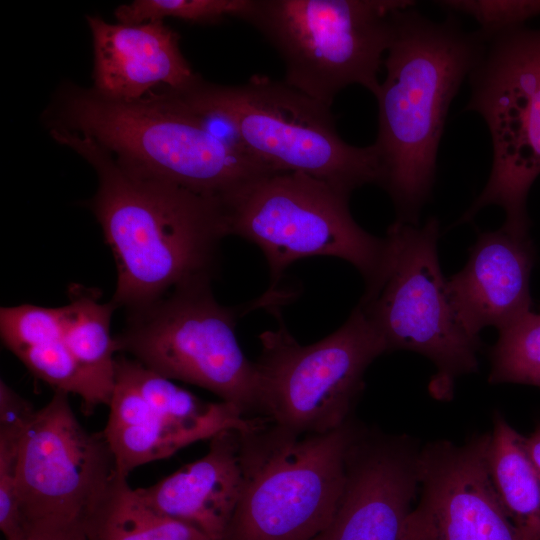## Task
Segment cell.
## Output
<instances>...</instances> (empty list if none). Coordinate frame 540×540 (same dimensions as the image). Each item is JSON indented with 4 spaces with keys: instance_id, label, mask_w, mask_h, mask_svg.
<instances>
[{
    "instance_id": "6da1fadb",
    "label": "cell",
    "mask_w": 540,
    "mask_h": 540,
    "mask_svg": "<svg viewBox=\"0 0 540 540\" xmlns=\"http://www.w3.org/2000/svg\"><path fill=\"white\" fill-rule=\"evenodd\" d=\"M52 138L95 170L89 206L117 267L111 301L132 310L198 279H212L227 236L221 199L136 172L93 140L64 130Z\"/></svg>"
},
{
    "instance_id": "7a4b0ae2",
    "label": "cell",
    "mask_w": 540,
    "mask_h": 540,
    "mask_svg": "<svg viewBox=\"0 0 540 540\" xmlns=\"http://www.w3.org/2000/svg\"><path fill=\"white\" fill-rule=\"evenodd\" d=\"M393 14L384 59L386 77L375 94L374 142L381 178L398 221L418 224L434 182L438 147L451 101L480 59L485 41L453 18L435 22L413 10Z\"/></svg>"
},
{
    "instance_id": "3957f363",
    "label": "cell",
    "mask_w": 540,
    "mask_h": 540,
    "mask_svg": "<svg viewBox=\"0 0 540 540\" xmlns=\"http://www.w3.org/2000/svg\"><path fill=\"white\" fill-rule=\"evenodd\" d=\"M51 129L93 140L128 168L223 199L273 173L174 92L156 89L138 99H116L64 84L44 113Z\"/></svg>"
},
{
    "instance_id": "277c9868",
    "label": "cell",
    "mask_w": 540,
    "mask_h": 540,
    "mask_svg": "<svg viewBox=\"0 0 540 540\" xmlns=\"http://www.w3.org/2000/svg\"><path fill=\"white\" fill-rule=\"evenodd\" d=\"M172 91V90H171ZM174 92L198 114L222 123L231 140L273 173H303L340 193L381 178L372 144L357 147L338 134L330 107L268 76L223 85L201 77Z\"/></svg>"
},
{
    "instance_id": "5b68a950",
    "label": "cell",
    "mask_w": 540,
    "mask_h": 540,
    "mask_svg": "<svg viewBox=\"0 0 540 540\" xmlns=\"http://www.w3.org/2000/svg\"><path fill=\"white\" fill-rule=\"evenodd\" d=\"M361 425L297 434L267 420L240 432L242 492L220 540H313L343 489L345 456Z\"/></svg>"
},
{
    "instance_id": "8992f818",
    "label": "cell",
    "mask_w": 540,
    "mask_h": 540,
    "mask_svg": "<svg viewBox=\"0 0 540 540\" xmlns=\"http://www.w3.org/2000/svg\"><path fill=\"white\" fill-rule=\"evenodd\" d=\"M438 237L435 218L422 227L396 220L385 236L381 270L357 306L387 352L412 351L432 362L436 373L429 390L446 400L459 377L477 371L480 340L466 331L452 306Z\"/></svg>"
},
{
    "instance_id": "52a82bcc",
    "label": "cell",
    "mask_w": 540,
    "mask_h": 540,
    "mask_svg": "<svg viewBox=\"0 0 540 540\" xmlns=\"http://www.w3.org/2000/svg\"><path fill=\"white\" fill-rule=\"evenodd\" d=\"M401 0H252L244 21L284 62V82L331 107L347 86L378 92Z\"/></svg>"
},
{
    "instance_id": "ba28073f",
    "label": "cell",
    "mask_w": 540,
    "mask_h": 540,
    "mask_svg": "<svg viewBox=\"0 0 540 540\" xmlns=\"http://www.w3.org/2000/svg\"><path fill=\"white\" fill-rule=\"evenodd\" d=\"M258 307H267L261 297L242 308L223 306L211 279L194 280L128 310L114 337L117 351L168 379L207 389L252 417L259 414L255 366L235 328L238 317Z\"/></svg>"
},
{
    "instance_id": "9c48e42d",
    "label": "cell",
    "mask_w": 540,
    "mask_h": 540,
    "mask_svg": "<svg viewBox=\"0 0 540 540\" xmlns=\"http://www.w3.org/2000/svg\"><path fill=\"white\" fill-rule=\"evenodd\" d=\"M227 236L241 237L263 252L270 272L266 293L289 265L306 257L329 256L352 264L372 283L386 254V239L364 230L352 217L349 197L303 173H270L222 200Z\"/></svg>"
},
{
    "instance_id": "30bf717a",
    "label": "cell",
    "mask_w": 540,
    "mask_h": 540,
    "mask_svg": "<svg viewBox=\"0 0 540 540\" xmlns=\"http://www.w3.org/2000/svg\"><path fill=\"white\" fill-rule=\"evenodd\" d=\"M279 326L259 336L254 362L259 414L297 434H323L343 426L364 387L369 365L386 347L361 309L325 338L300 344L277 313Z\"/></svg>"
},
{
    "instance_id": "8fae6325",
    "label": "cell",
    "mask_w": 540,
    "mask_h": 540,
    "mask_svg": "<svg viewBox=\"0 0 540 540\" xmlns=\"http://www.w3.org/2000/svg\"><path fill=\"white\" fill-rule=\"evenodd\" d=\"M469 75L466 110L485 120L493 162L486 186L459 223L498 205L505 228L529 234L527 196L540 175V28L521 26L487 39Z\"/></svg>"
},
{
    "instance_id": "7c38bea8",
    "label": "cell",
    "mask_w": 540,
    "mask_h": 540,
    "mask_svg": "<svg viewBox=\"0 0 540 540\" xmlns=\"http://www.w3.org/2000/svg\"><path fill=\"white\" fill-rule=\"evenodd\" d=\"M17 476L28 531L83 524L119 474L103 432L86 431L68 393L55 391L23 432Z\"/></svg>"
},
{
    "instance_id": "4fadbf2b",
    "label": "cell",
    "mask_w": 540,
    "mask_h": 540,
    "mask_svg": "<svg viewBox=\"0 0 540 540\" xmlns=\"http://www.w3.org/2000/svg\"><path fill=\"white\" fill-rule=\"evenodd\" d=\"M489 433L428 442L418 457L419 499L402 540H525L506 515L487 466Z\"/></svg>"
},
{
    "instance_id": "5bb4252c",
    "label": "cell",
    "mask_w": 540,
    "mask_h": 540,
    "mask_svg": "<svg viewBox=\"0 0 540 540\" xmlns=\"http://www.w3.org/2000/svg\"><path fill=\"white\" fill-rule=\"evenodd\" d=\"M419 451L406 435L361 426L345 456L335 513L313 540H402L419 491Z\"/></svg>"
},
{
    "instance_id": "9a60e30c",
    "label": "cell",
    "mask_w": 540,
    "mask_h": 540,
    "mask_svg": "<svg viewBox=\"0 0 540 540\" xmlns=\"http://www.w3.org/2000/svg\"><path fill=\"white\" fill-rule=\"evenodd\" d=\"M535 251L529 234L501 227L481 233L465 266L447 279V290L466 331L479 338L531 311L530 276Z\"/></svg>"
},
{
    "instance_id": "2e32d148",
    "label": "cell",
    "mask_w": 540,
    "mask_h": 540,
    "mask_svg": "<svg viewBox=\"0 0 540 540\" xmlns=\"http://www.w3.org/2000/svg\"><path fill=\"white\" fill-rule=\"evenodd\" d=\"M93 47V88L116 99H138L167 88L182 91L200 76L181 52L180 37L164 21L110 23L86 17Z\"/></svg>"
},
{
    "instance_id": "e0dca14e",
    "label": "cell",
    "mask_w": 540,
    "mask_h": 540,
    "mask_svg": "<svg viewBox=\"0 0 540 540\" xmlns=\"http://www.w3.org/2000/svg\"><path fill=\"white\" fill-rule=\"evenodd\" d=\"M242 485L240 432L230 429L210 439L202 458L149 487L135 490L160 514L220 540L237 507Z\"/></svg>"
},
{
    "instance_id": "ac0fdd59",
    "label": "cell",
    "mask_w": 540,
    "mask_h": 540,
    "mask_svg": "<svg viewBox=\"0 0 540 540\" xmlns=\"http://www.w3.org/2000/svg\"><path fill=\"white\" fill-rule=\"evenodd\" d=\"M3 344L37 378L56 391L81 398L91 412L98 405H108L106 394L82 369L71 354L63 333L60 307L31 304L3 307L0 310Z\"/></svg>"
},
{
    "instance_id": "d6986e66",
    "label": "cell",
    "mask_w": 540,
    "mask_h": 540,
    "mask_svg": "<svg viewBox=\"0 0 540 540\" xmlns=\"http://www.w3.org/2000/svg\"><path fill=\"white\" fill-rule=\"evenodd\" d=\"M109 409L103 434L120 476L128 477L136 467L167 458L197 442L191 434L158 417L131 384L115 388Z\"/></svg>"
},
{
    "instance_id": "ffe728a7",
    "label": "cell",
    "mask_w": 540,
    "mask_h": 540,
    "mask_svg": "<svg viewBox=\"0 0 540 540\" xmlns=\"http://www.w3.org/2000/svg\"><path fill=\"white\" fill-rule=\"evenodd\" d=\"M486 458L506 515L525 540H540V476L526 450L525 436L499 413L493 417Z\"/></svg>"
},
{
    "instance_id": "44dd1931",
    "label": "cell",
    "mask_w": 540,
    "mask_h": 540,
    "mask_svg": "<svg viewBox=\"0 0 540 540\" xmlns=\"http://www.w3.org/2000/svg\"><path fill=\"white\" fill-rule=\"evenodd\" d=\"M100 293L80 285L69 289V303L60 307L66 344L77 363L106 393L114 388L117 345L111 334V318L117 308Z\"/></svg>"
},
{
    "instance_id": "7402d4cb",
    "label": "cell",
    "mask_w": 540,
    "mask_h": 540,
    "mask_svg": "<svg viewBox=\"0 0 540 540\" xmlns=\"http://www.w3.org/2000/svg\"><path fill=\"white\" fill-rule=\"evenodd\" d=\"M82 526L87 540H212L152 509L120 475Z\"/></svg>"
},
{
    "instance_id": "603a6c76",
    "label": "cell",
    "mask_w": 540,
    "mask_h": 540,
    "mask_svg": "<svg viewBox=\"0 0 540 540\" xmlns=\"http://www.w3.org/2000/svg\"><path fill=\"white\" fill-rule=\"evenodd\" d=\"M498 331L490 353L489 383L540 387V313L529 311Z\"/></svg>"
},
{
    "instance_id": "cb8c5ba5",
    "label": "cell",
    "mask_w": 540,
    "mask_h": 540,
    "mask_svg": "<svg viewBox=\"0 0 540 540\" xmlns=\"http://www.w3.org/2000/svg\"><path fill=\"white\" fill-rule=\"evenodd\" d=\"M252 0H134L115 10L118 22L140 24L175 18L198 24H215L229 17L243 19Z\"/></svg>"
},
{
    "instance_id": "d4e9b609",
    "label": "cell",
    "mask_w": 540,
    "mask_h": 540,
    "mask_svg": "<svg viewBox=\"0 0 540 540\" xmlns=\"http://www.w3.org/2000/svg\"><path fill=\"white\" fill-rule=\"evenodd\" d=\"M25 429L0 428V529L6 540H21L27 530L18 495V457Z\"/></svg>"
},
{
    "instance_id": "484cf974",
    "label": "cell",
    "mask_w": 540,
    "mask_h": 540,
    "mask_svg": "<svg viewBox=\"0 0 540 540\" xmlns=\"http://www.w3.org/2000/svg\"><path fill=\"white\" fill-rule=\"evenodd\" d=\"M438 4L449 11L472 16L480 25L479 36L487 39L524 26V22L540 14V0H452Z\"/></svg>"
},
{
    "instance_id": "4316f807",
    "label": "cell",
    "mask_w": 540,
    "mask_h": 540,
    "mask_svg": "<svg viewBox=\"0 0 540 540\" xmlns=\"http://www.w3.org/2000/svg\"><path fill=\"white\" fill-rule=\"evenodd\" d=\"M37 410L3 380L0 382V427L25 428Z\"/></svg>"
},
{
    "instance_id": "83f0119b",
    "label": "cell",
    "mask_w": 540,
    "mask_h": 540,
    "mask_svg": "<svg viewBox=\"0 0 540 540\" xmlns=\"http://www.w3.org/2000/svg\"><path fill=\"white\" fill-rule=\"evenodd\" d=\"M21 540H87L82 524L61 527H38L27 531Z\"/></svg>"
},
{
    "instance_id": "f1b7e54d",
    "label": "cell",
    "mask_w": 540,
    "mask_h": 540,
    "mask_svg": "<svg viewBox=\"0 0 540 540\" xmlns=\"http://www.w3.org/2000/svg\"><path fill=\"white\" fill-rule=\"evenodd\" d=\"M525 447L540 476V424L528 437H525Z\"/></svg>"
}]
</instances>
